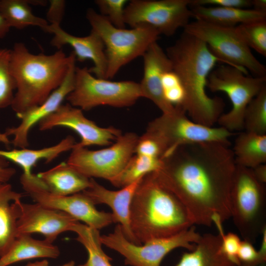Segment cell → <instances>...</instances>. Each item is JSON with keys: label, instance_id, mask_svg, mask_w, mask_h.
<instances>
[{"label": "cell", "instance_id": "cell-1", "mask_svg": "<svg viewBox=\"0 0 266 266\" xmlns=\"http://www.w3.org/2000/svg\"><path fill=\"white\" fill-rule=\"evenodd\" d=\"M230 144L189 143L162 159L155 173L188 210L195 224L210 227L231 217L230 193L236 167Z\"/></svg>", "mask_w": 266, "mask_h": 266}, {"label": "cell", "instance_id": "cell-2", "mask_svg": "<svg viewBox=\"0 0 266 266\" xmlns=\"http://www.w3.org/2000/svg\"><path fill=\"white\" fill-rule=\"evenodd\" d=\"M166 52L184 91L183 100L177 107L193 121L212 127L222 114L225 103L220 97H209L205 90L209 74L218 62H222L204 42L184 32Z\"/></svg>", "mask_w": 266, "mask_h": 266}, {"label": "cell", "instance_id": "cell-3", "mask_svg": "<svg viewBox=\"0 0 266 266\" xmlns=\"http://www.w3.org/2000/svg\"><path fill=\"white\" fill-rule=\"evenodd\" d=\"M130 222L137 245L174 235L195 225L184 204L160 182L155 171L143 176L135 189Z\"/></svg>", "mask_w": 266, "mask_h": 266}, {"label": "cell", "instance_id": "cell-4", "mask_svg": "<svg viewBox=\"0 0 266 266\" xmlns=\"http://www.w3.org/2000/svg\"><path fill=\"white\" fill-rule=\"evenodd\" d=\"M71 57L62 49L49 55L34 54L21 42L14 44L9 71L16 85L11 107L17 116L42 103L61 85Z\"/></svg>", "mask_w": 266, "mask_h": 266}, {"label": "cell", "instance_id": "cell-5", "mask_svg": "<svg viewBox=\"0 0 266 266\" xmlns=\"http://www.w3.org/2000/svg\"><path fill=\"white\" fill-rule=\"evenodd\" d=\"M86 16L92 31L100 36L105 46L106 79L113 78L123 66L136 58L142 57L160 35L156 30L149 27L117 28L92 8L87 10Z\"/></svg>", "mask_w": 266, "mask_h": 266}, {"label": "cell", "instance_id": "cell-6", "mask_svg": "<svg viewBox=\"0 0 266 266\" xmlns=\"http://www.w3.org/2000/svg\"><path fill=\"white\" fill-rule=\"evenodd\" d=\"M266 184L252 169L236 165L230 193L231 217L244 240L252 243L266 229Z\"/></svg>", "mask_w": 266, "mask_h": 266}, {"label": "cell", "instance_id": "cell-7", "mask_svg": "<svg viewBox=\"0 0 266 266\" xmlns=\"http://www.w3.org/2000/svg\"><path fill=\"white\" fill-rule=\"evenodd\" d=\"M171 112L162 113L149 123L143 134L159 145L163 158L183 145L200 142H220L230 144L233 133L222 127H208L197 123L175 106Z\"/></svg>", "mask_w": 266, "mask_h": 266}, {"label": "cell", "instance_id": "cell-8", "mask_svg": "<svg viewBox=\"0 0 266 266\" xmlns=\"http://www.w3.org/2000/svg\"><path fill=\"white\" fill-rule=\"evenodd\" d=\"M141 98L139 83L99 78L92 75L86 67L76 66L74 88L66 100L72 106L89 110L101 105L128 107Z\"/></svg>", "mask_w": 266, "mask_h": 266}, {"label": "cell", "instance_id": "cell-9", "mask_svg": "<svg viewBox=\"0 0 266 266\" xmlns=\"http://www.w3.org/2000/svg\"><path fill=\"white\" fill-rule=\"evenodd\" d=\"M184 32L204 42L223 63L255 76H266V68L254 55L236 30L235 27L220 26L196 20L184 28Z\"/></svg>", "mask_w": 266, "mask_h": 266}, {"label": "cell", "instance_id": "cell-10", "mask_svg": "<svg viewBox=\"0 0 266 266\" xmlns=\"http://www.w3.org/2000/svg\"><path fill=\"white\" fill-rule=\"evenodd\" d=\"M266 82V76H248L244 71L227 65L214 68L208 77L207 88L212 92L226 93L232 105L230 111L219 118L220 127L232 133L243 129L245 110Z\"/></svg>", "mask_w": 266, "mask_h": 266}, {"label": "cell", "instance_id": "cell-11", "mask_svg": "<svg viewBox=\"0 0 266 266\" xmlns=\"http://www.w3.org/2000/svg\"><path fill=\"white\" fill-rule=\"evenodd\" d=\"M201 236L193 226L174 235L137 245L126 238L121 226L118 224L113 233L100 235V241L102 245L122 255L126 265L160 266L164 257L175 249L193 250Z\"/></svg>", "mask_w": 266, "mask_h": 266}, {"label": "cell", "instance_id": "cell-12", "mask_svg": "<svg viewBox=\"0 0 266 266\" xmlns=\"http://www.w3.org/2000/svg\"><path fill=\"white\" fill-rule=\"evenodd\" d=\"M138 137L133 132L122 133L109 147L97 150L74 146L66 163L88 178H103L110 182L134 155Z\"/></svg>", "mask_w": 266, "mask_h": 266}, {"label": "cell", "instance_id": "cell-13", "mask_svg": "<svg viewBox=\"0 0 266 266\" xmlns=\"http://www.w3.org/2000/svg\"><path fill=\"white\" fill-rule=\"evenodd\" d=\"M191 0H132L125 8V21L132 28L149 27L160 34L173 35L189 23Z\"/></svg>", "mask_w": 266, "mask_h": 266}, {"label": "cell", "instance_id": "cell-14", "mask_svg": "<svg viewBox=\"0 0 266 266\" xmlns=\"http://www.w3.org/2000/svg\"><path fill=\"white\" fill-rule=\"evenodd\" d=\"M20 183L35 202L66 213L89 227L99 230L115 223L112 213L98 210L90 198L83 192L67 196L53 194L45 188L34 174L29 176L22 174Z\"/></svg>", "mask_w": 266, "mask_h": 266}, {"label": "cell", "instance_id": "cell-15", "mask_svg": "<svg viewBox=\"0 0 266 266\" xmlns=\"http://www.w3.org/2000/svg\"><path fill=\"white\" fill-rule=\"evenodd\" d=\"M39 130L47 131L57 127H64L78 134L80 141L75 147L111 145L122 134L120 130L113 127H100L86 118L80 108L69 103L62 104L55 112L39 122Z\"/></svg>", "mask_w": 266, "mask_h": 266}, {"label": "cell", "instance_id": "cell-16", "mask_svg": "<svg viewBox=\"0 0 266 266\" xmlns=\"http://www.w3.org/2000/svg\"><path fill=\"white\" fill-rule=\"evenodd\" d=\"M78 221L62 211L40 203L21 201L17 223V235L21 234H42L45 239L53 243L57 236L71 231Z\"/></svg>", "mask_w": 266, "mask_h": 266}, {"label": "cell", "instance_id": "cell-17", "mask_svg": "<svg viewBox=\"0 0 266 266\" xmlns=\"http://www.w3.org/2000/svg\"><path fill=\"white\" fill-rule=\"evenodd\" d=\"M72 57L66 75L61 85L40 104L17 116L21 122L17 127L9 128L4 132L7 136H12L11 143L19 148H26L29 144L28 134L32 128L42 119L55 112L63 100L73 90L75 82V56Z\"/></svg>", "mask_w": 266, "mask_h": 266}, {"label": "cell", "instance_id": "cell-18", "mask_svg": "<svg viewBox=\"0 0 266 266\" xmlns=\"http://www.w3.org/2000/svg\"><path fill=\"white\" fill-rule=\"evenodd\" d=\"M54 34L50 44L58 50L64 45L70 46L73 49L76 61L83 62L91 60L94 66L89 71L99 78L105 79L107 69V59L105 46L100 36L91 30L85 36H77L64 31L60 25L49 24L45 31Z\"/></svg>", "mask_w": 266, "mask_h": 266}, {"label": "cell", "instance_id": "cell-19", "mask_svg": "<svg viewBox=\"0 0 266 266\" xmlns=\"http://www.w3.org/2000/svg\"><path fill=\"white\" fill-rule=\"evenodd\" d=\"M142 57L143 75L139 85L143 98L152 101L162 113L172 112L175 107L166 99L162 84L164 74L172 70L170 59L157 41L149 46Z\"/></svg>", "mask_w": 266, "mask_h": 266}, {"label": "cell", "instance_id": "cell-20", "mask_svg": "<svg viewBox=\"0 0 266 266\" xmlns=\"http://www.w3.org/2000/svg\"><path fill=\"white\" fill-rule=\"evenodd\" d=\"M141 178L117 191L108 190L91 178V186L82 192L95 205L105 204L109 206L112 210L115 223L121 226L126 238L137 245L131 229L130 214L132 200Z\"/></svg>", "mask_w": 266, "mask_h": 266}, {"label": "cell", "instance_id": "cell-21", "mask_svg": "<svg viewBox=\"0 0 266 266\" xmlns=\"http://www.w3.org/2000/svg\"><path fill=\"white\" fill-rule=\"evenodd\" d=\"M22 194L7 183H0V257L4 255L17 236V223Z\"/></svg>", "mask_w": 266, "mask_h": 266}, {"label": "cell", "instance_id": "cell-22", "mask_svg": "<svg viewBox=\"0 0 266 266\" xmlns=\"http://www.w3.org/2000/svg\"><path fill=\"white\" fill-rule=\"evenodd\" d=\"M36 175L48 191L58 195L81 193L91 186V178L79 173L66 162H62Z\"/></svg>", "mask_w": 266, "mask_h": 266}, {"label": "cell", "instance_id": "cell-23", "mask_svg": "<svg viewBox=\"0 0 266 266\" xmlns=\"http://www.w3.org/2000/svg\"><path fill=\"white\" fill-rule=\"evenodd\" d=\"M221 235L205 233L195 248L184 253L175 266H236L223 253Z\"/></svg>", "mask_w": 266, "mask_h": 266}, {"label": "cell", "instance_id": "cell-24", "mask_svg": "<svg viewBox=\"0 0 266 266\" xmlns=\"http://www.w3.org/2000/svg\"><path fill=\"white\" fill-rule=\"evenodd\" d=\"M192 17L220 26L234 27L254 21L266 20V13L254 9L196 6L190 7Z\"/></svg>", "mask_w": 266, "mask_h": 266}, {"label": "cell", "instance_id": "cell-25", "mask_svg": "<svg viewBox=\"0 0 266 266\" xmlns=\"http://www.w3.org/2000/svg\"><path fill=\"white\" fill-rule=\"evenodd\" d=\"M75 141L74 137L68 135L57 144L39 149L20 148L11 150H0V157L19 166L23 170V174L31 176L33 167L40 160L50 163L60 154L72 150Z\"/></svg>", "mask_w": 266, "mask_h": 266}, {"label": "cell", "instance_id": "cell-26", "mask_svg": "<svg viewBox=\"0 0 266 266\" xmlns=\"http://www.w3.org/2000/svg\"><path fill=\"white\" fill-rule=\"evenodd\" d=\"M59 255L58 247L53 243L33 238L31 234H21L17 235L7 252L0 257V266L34 258H56Z\"/></svg>", "mask_w": 266, "mask_h": 266}, {"label": "cell", "instance_id": "cell-27", "mask_svg": "<svg viewBox=\"0 0 266 266\" xmlns=\"http://www.w3.org/2000/svg\"><path fill=\"white\" fill-rule=\"evenodd\" d=\"M233 150L236 165L253 168L266 162V135L248 132L236 137Z\"/></svg>", "mask_w": 266, "mask_h": 266}, {"label": "cell", "instance_id": "cell-28", "mask_svg": "<svg viewBox=\"0 0 266 266\" xmlns=\"http://www.w3.org/2000/svg\"><path fill=\"white\" fill-rule=\"evenodd\" d=\"M31 5L30 0H0V13L10 28L22 30L33 26L44 31L48 22L34 15Z\"/></svg>", "mask_w": 266, "mask_h": 266}, {"label": "cell", "instance_id": "cell-29", "mask_svg": "<svg viewBox=\"0 0 266 266\" xmlns=\"http://www.w3.org/2000/svg\"><path fill=\"white\" fill-rule=\"evenodd\" d=\"M71 231L76 233V239L84 246L88 255L86 262L78 266H112L110 264L112 259L102 248L99 230L78 221Z\"/></svg>", "mask_w": 266, "mask_h": 266}, {"label": "cell", "instance_id": "cell-30", "mask_svg": "<svg viewBox=\"0 0 266 266\" xmlns=\"http://www.w3.org/2000/svg\"><path fill=\"white\" fill-rule=\"evenodd\" d=\"M161 164L160 159L133 155L121 173L110 183L115 187L123 188L148 173L157 171Z\"/></svg>", "mask_w": 266, "mask_h": 266}, {"label": "cell", "instance_id": "cell-31", "mask_svg": "<svg viewBox=\"0 0 266 266\" xmlns=\"http://www.w3.org/2000/svg\"><path fill=\"white\" fill-rule=\"evenodd\" d=\"M245 131L266 135V85L248 104L244 115Z\"/></svg>", "mask_w": 266, "mask_h": 266}, {"label": "cell", "instance_id": "cell-32", "mask_svg": "<svg viewBox=\"0 0 266 266\" xmlns=\"http://www.w3.org/2000/svg\"><path fill=\"white\" fill-rule=\"evenodd\" d=\"M235 29L250 49L266 57V20L240 24Z\"/></svg>", "mask_w": 266, "mask_h": 266}, {"label": "cell", "instance_id": "cell-33", "mask_svg": "<svg viewBox=\"0 0 266 266\" xmlns=\"http://www.w3.org/2000/svg\"><path fill=\"white\" fill-rule=\"evenodd\" d=\"M10 49L0 48V109L11 106L16 90L9 71Z\"/></svg>", "mask_w": 266, "mask_h": 266}, {"label": "cell", "instance_id": "cell-34", "mask_svg": "<svg viewBox=\"0 0 266 266\" xmlns=\"http://www.w3.org/2000/svg\"><path fill=\"white\" fill-rule=\"evenodd\" d=\"M129 1L127 0H96L100 14L112 25L119 29H125V8Z\"/></svg>", "mask_w": 266, "mask_h": 266}, {"label": "cell", "instance_id": "cell-35", "mask_svg": "<svg viewBox=\"0 0 266 266\" xmlns=\"http://www.w3.org/2000/svg\"><path fill=\"white\" fill-rule=\"evenodd\" d=\"M261 235V245L258 251L251 242L244 240L241 241L237 254L240 264L251 266L266 262V229Z\"/></svg>", "mask_w": 266, "mask_h": 266}, {"label": "cell", "instance_id": "cell-36", "mask_svg": "<svg viewBox=\"0 0 266 266\" xmlns=\"http://www.w3.org/2000/svg\"><path fill=\"white\" fill-rule=\"evenodd\" d=\"M162 87L166 99L174 106H180L184 99V91L177 75L172 70L162 78Z\"/></svg>", "mask_w": 266, "mask_h": 266}, {"label": "cell", "instance_id": "cell-37", "mask_svg": "<svg viewBox=\"0 0 266 266\" xmlns=\"http://www.w3.org/2000/svg\"><path fill=\"white\" fill-rule=\"evenodd\" d=\"M222 222L219 220L214 221L213 224L216 226L219 233L222 238L221 247L223 253L236 266L240 264L237 258L238 252L241 240L238 236L233 233H224Z\"/></svg>", "mask_w": 266, "mask_h": 266}, {"label": "cell", "instance_id": "cell-38", "mask_svg": "<svg viewBox=\"0 0 266 266\" xmlns=\"http://www.w3.org/2000/svg\"><path fill=\"white\" fill-rule=\"evenodd\" d=\"M134 154L162 159L163 153L158 144L143 134L139 136Z\"/></svg>", "mask_w": 266, "mask_h": 266}, {"label": "cell", "instance_id": "cell-39", "mask_svg": "<svg viewBox=\"0 0 266 266\" xmlns=\"http://www.w3.org/2000/svg\"><path fill=\"white\" fill-rule=\"evenodd\" d=\"M196 6L248 8L252 4L251 0H191L190 7Z\"/></svg>", "mask_w": 266, "mask_h": 266}, {"label": "cell", "instance_id": "cell-40", "mask_svg": "<svg viewBox=\"0 0 266 266\" xmlns=\"http://www.w3.org/2000/svg\"><path fill=\"white\" fill-rule=\"evenodd\" d=\"M46 21L50 24L60 25L63 18L66 2L64 0H50Z\"/></svg>", "mask_w": 266, "mask_h": 266}, {"label": "cell", "instance_id": "cell-41", "mask_svg": "<svg viewBox=\"0 0 266 266\" xmlns=\"http://www.w3.org/2000/svg\"><path fill=\"white\" fill-rule=\"evenodd\" d=\"M16 172L15 169L10 166L8 160L0 157V183H7Z\"/></svg>", "mask_w": 266, "mask_h": 266}, {"label": "cell", "instance_id": "cell-42", "mask_svg": "<svg viewBox=\"0 0 266 266\" xmlns=\"http://www.w3.org/2000/svg\"><path fill=\"white\" fill-rule=\"evenodd\" d=\"M256 179L261 183H266V164L259 165L251 168Z\"/></svg>", "mask_w": 266, "mask_h": 266}, {"label": "cell", "instance_id": "cell-43", "mask_svg": "<svg viewBox=\"0 0 266 266\" xmlns=\"http://www.w3.org/2000/svg\"><path fill=\"white\" fill-rule=\"evenodd\" d=\"M11 28L0 13V39L4 38Z\"/></svg>", "mask_w": 266, "mask_h": 266}, {"label": "cell", "instance_id": "cell-44", "mask_svg": "<svg viewBox=\"0 0 266 266\" xmlns=\"http://www.w3.org/2000/svg\"><path fill=\"white\" fill-rule=\"evenodd\" d=\"M251 4L254 9L266 13V0H251Z\"/></svg>", "mask_w": 266, "mask_h": 266}, {"label": "cell", "instance_id": "cell-45", "mask_svg": "<svg viewBox=\"0 0 266 266\" xmlns=\"http://www.w3.org/2000/svg\"><path fill=\"white\" fill-rule=\"evenodd\" d=\"M26 266H49V263L47 260H44L28 263Z\"/></svg>", "mask_w": 266, "mask_h": 266}, {"label": "cell", "instance_id": "cell-46", "mask_svg": "<svg viewBox=\"0 0 266 266\" xmlns=\"http://www.w3.org/2000/svg\"><path fill=\"white\" fill-rule=\"evenodd\" d=\"M0 143H3L5 145H8L11 143L8 136H7L4 133L0 132Z\"/></svg>", "mask_w": 266, "mask_h": 266}, {"label": "cell", "instance_id": "cell-47", "mask_svg": "<svg viewBox=\"0 0 266 266\" xmlns=\"http://www.w3.org/2000/svg\"><path fill=\"white\" fill-rule=\"evenodd\" d=\"M58 266H75V262L73 261H70L62 265H60Z\"/></svg>", "mask_w": 266, "mask_h": 266}, {"label": "cell", "instance_id": "cell-48", "mask_svg": "<svg viewBox=\"0 0 266 266\" xmlns=\"http://www.w3.org/2000/svg\"><path fill=\"white\" fill-rule=\"evenodd\" d=\"M239 266H246L243 264H240ZM252 266H266V262L261 263L256 265Z\"/></svg>", "mask_w": 266, "mask_h": 266}]
</instances>
